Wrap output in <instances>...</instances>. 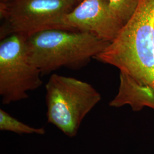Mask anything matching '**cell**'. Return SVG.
I'll return each instance as SVG.
<instances>
[{"mask_svg": "<svg viewBox=\"0 0 154 154\" xmlns=\"http://www.w3.org/2000/svg\"><path fill=\"white\" fill-rule=\"evenodd\" d=\"M109 44L90 33L59 28L45 29L26 35L29 57L42 75L63 67L79 69Z\"/></svg>", "mask_w": 154, "mask_h": 154, "instance_id": "7a4b0ae2", "label": "cell"}, {"mask_svg": "<svg viewBox=\"0 0 154 154\" xmlns=\"http://www.w3.org/2000/svg\"><path fill=\"white\" fill-rule=\"evenodd\" d=\"M95 59L154 89V0H139L131 18Z\"/></svg>", "mask_w": 154, "mask_h": 154, "instance_id": "6da1fadb", "label": "cell"}, {"mask_svg": "<svg viewBox=\"0 0 154 154\" xmlns=\"http://www.w3.org/2000/svg\"><path fill=\"white\" fill-rule=\"evenodd\" d=\"M78 4L76 0H11L1 3L0 39L50 28Z\"/></svg>", "mask_w": 154, "mask_h": 154, "instance_id": "5b68a950", "label": "cell"}, {"mask_svg": "<svg viewBox=\"0 0 154 154\" xmlns=\"http://www.w3.org/2000/svg\"><path fill=\"white\" fill-rule=\"evenodd\" d=\"M0 130L18 134L44 135L46 132L44 128H34L27 125L2 109H0Z\"/></svg>", "mask_w": 154, "mask_h": 154, "instance_id": "ba28073f", "label": "cell"}, {"mask_svg": "<svg viewBox=\"0 0 154 154\" xmlns=\"http://www.w3.org/2000/svg\"><path fill=\"white\" fill-rule=\"evenodd\" d=\"M118 94L109 103L112 107L129 105L134 111L147 107L154 110V89L151 86L137 82L125 72H120Z\"/></svg>", "mask_w": 154, "mask_h": 154, "instance_id": "52a82bcc", "label": "cell"}, {"mask_svg": "<svg viewBox=\"0 0 154 154\" xmlns=\"http://www.w3.org/2000/svg\"><path fill=\"white\" fill-rule=\"evenodd\" d=\"M45 88L48 122L67 137H75L100 94L88 83L57 74L50 77Z\"/></svg>", "mask_w": 154, "mask_h": 154, "instance_id": "3957f363", "label": "cell"}, {"mask_svg": "<svg viewBox=\"0 0 154 154\" xmlns=\"http://www.w3.org/2000/svg\"><path fill=\"white\" fill-rule=\"evenodd\" d=\"M110 9L116 18L125 25L136 11L139 0H107Z\"/></svg>", "mask_w": 154, "mask_h": 154, "instance_id": "9c48e42d", "label": "cell"}, {"mask_svg": "<svg viewBox=\"0 0 154 154\" xmlns=\"http://www.w3.org/2000/svg\"><path fill=\"white\" fill-rule=\"evenodd\" d=\"M122 26L111 11L107 0H83L50 28L90 33L111 42Z\"/></svg>", "mask_w": 154, "mask_h": 154, "instance_id": "8992f818", "label": "cell"}, {"mask_svg": "<svg viewBox=\"0 0 154 154\" xmlns=\"http://www.w3.org/2000/svg\"><path fill=\"white\" fill-rule=\"evenodd\" d=\"M10 1L11 0H1V3H6V2H8Z\"/></svg>", "mask_w": 154, "mask_h": 154, "instance_id": "30bf717a", "label": "cell"}, {"mask_svg": "<svg viewBox=\"0 0 154 154\" xmlns=\"http://www.w3.org/2000/svg\"><path fill=\"white\" fill-rule=\"evenodd\" d=\"M42 74L28 54L26 35L12 34L0 42V95L3 105L28 98L42 84Z\"/></svg>", "mask_w": 154, "mask_h": 154, "instance_id": "277c9868", "label": "cell"}, {"mask_svg": "<svg viewBox=\"0 0 154 154\" xmlns=\"http://www.w3.org/2000/svg\"><path fill=\"white\" fill-rule=\"evenodd\" d=\"M77 2L79 3V2H81V1H82L83 0H76Z\"/></svg>", "mask_w": 154, "mask_h": 154, "instance_id": "8fae6325", "label": "cell"}]
</instances>
